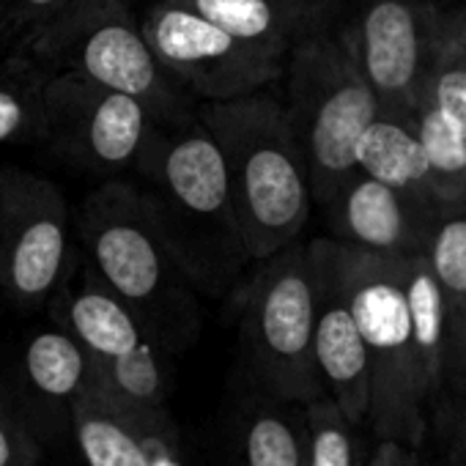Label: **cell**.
<instances>
[{
  "instance_id": "obj_20",
  "label": "cell",
  "mask_w": 466,
  "mask_h": 466,
  "mask_svg": "<svg viewBox=\"0 0 466 466\" xmlns=\"http://www.w3.org/2000/svg\"><path fill=\"white\" fill-rule=\"evenodd\" d=\"M428 261L439 278L450 319V368L466 370V211L436 222L428 245Z\"/></svg>"
},
{
  "instance_id": "obj_29",
  "label": "cell",
  "mask_w": 466,
  "mask_h": 466,
  "mask_svg": "<svg viewBox=\"0 0 466 466\" xmlns=\"http://www.w3.org/2000/svg\"><path fill=\"white\" fill-rule=\"evenodd\" d=\"M458 20H461V28H463V36H466V4L458 9Z\"/></svg>"
},
{
  "instance_id": "obj_24",
  "label": "cell",
  "mask_w": 466,
  "mask_h": 466,
  "mask_svg": "<svg viewBox=\"0 0 466 466\" xmlns=\"http://www.w3.org/2000/svg\"><path fill=\"white\" fill-rule=\"evenodd\" d=\"M42 75L15 58V72L0 75V148L42 129Z\"/></svg>"
},
{
  "instance_id": "obj_15",
  "label": "cell",
  "mask_w": 466,
  "mask_h": 466,
  "mask_svg": "<svg viewBox=\"0 0 466 466\" xmlns=\"http://www.w3.org/2000/svg\"><path fill=\"white\" fill-rule=\"evenodd\" d=\"M357 170L398 189L431 219L439 222L444 217L414 118L379 113L357 146Z\"/></svg>"
},
{
  "instance_id": "obj_16",
  "label": "cell",
  "mask_w": 466,
  "mask_h": 466,
  "mask_svg": "<svg viewBox=\"0 0 466 466\" xmlns=\"http://www.w3.org/2000/svg\"><path fill=\"white\" fill-rule=\"evenodd\" d=\"M75 436L88 466H157L151 439L159 428L140 422L91 379L72 400Z\"/></svg>"
},
{
  "instance_id": "obj_2",
  "label": "cell",
  "mask_w": 466,
  "mask_h": 466,
  "mask_svg": "<svg viewBox=\"0 0 466 466\" xmlns=\"http://www.w3.org/2000/svg\"><path fill=\"white\" fill-rule=\"evenodd\" d=\"M278 86L239 99L198 105V118L225 159L256 261L302 239L316 206L310 167Z\"/></svg>"
},
{
  "instance_id": "obj_17",
  "label": "cell",
  "mask_w": 466,
  "mask_h": 466,
  "mask_svg": "<svg viewBox=\"0 0 466 466\" xmlns=\"http://www.w3.org/2000/svg\"><path fill=\"white\" fill-rule=\"evenodd\" d=\"M61 319L94 360L124 357L151 338L132 308L96 275L91 264L83 267L80 286L66 291Z\"/></svg>"
},
{
  "instance_id": "obj_4",
  "label": "cell",
  "mask_w": 466,
  "mask_h": 466,
  "mask_svg": "<svg viewBox=\"0 0 466 466\" xmlns=\"http://www.w3.org/2000/svg\"><path fill=\"white\" fill-rule=\"evenodd\" d=\"M36 75L80 72L143 102L159 124H178L198 102L162 66L129 0H72L50 23L17 42Z\"/></svg>"
},
{
  "instance_id": "obj_6",
  "label": "cell",
  "mask_w": 466,
  "mask_h": 466,
  "mask_svg": "<svg viewBox=\"0 0 466 466\" xmlns=\"http://www.w3.org/2000/svg\"><path fill=\"white\" fill-rule=\"evenodd\" d=\"M321 245L370 357V428L381 439L417 447L428 395L406 302V256H381L338 239H321Z\"/></svg>"
},
{
  "instance_id": "obj_7",
  "label": "cell",
  "mask_w": 466,
  "mask_h": 466,
  "mask_svg": "<svg viewBox=\"0 0 466 466\" xmlns=\"http://www.w3.org/2000/svg\"><path fill=\"white\" fill-rule=\"evenodd\" d=\"M316 267L308 242L297 239L253 264L242 338L267 387L305 406L327 390L316 365Z\"/></svg>"
},
{
  "instance_id": "obj_25",
  "label": "cell",
  "mask_w": 466,
  "mask_h": 466,
  "mask_svg": "<svg viewBox=\"0 0 466 466\" xmlns=\"http://www.w3.org/2000/svg\"><path fill=\"white\" fill-rule=\"evenodd\" d=\"M248 466H308V447L299 428L280 411H258L245 436Z\"/></svg>"
},
{
  "instance_id": "obj_26",
  "label": "cell",
  "mask_w": 466,
  "mask_h": 466,
  "mask_svg": "<svg viewBox=\"0 0 466 466\" xmlns=\"http://www.w3.org/2000/svg\"><path fill=\"white\" fill-rule=\"evenodd\" d=\"M69 4L72 0H0V39H25Z\"/></svg>"
},
{
  "instance_id": "obj_10",
  "label": "cell",
  "mask_w": 466,
  "mask_h": 466,
  "mask_svg": "<svg viewBox=\"0 0 466 466\" xmlns=\"http://www.w3.org/2000/svg\"><path fill=\"white\" fill-rule=\"evenodd\" d=\"M75 267L69 203L56 181L0 167V289L23 308L56 297Z\"/></svg>"
},
{
  "instance_id": "obj_12",
  "label": "cell",
  "mask_w": 466,
  "mask_h": 466,
  "mask_svg": "<svg viewBox=\"0 0 466 466\" xmlns=\"http://www.w3.org/2000/svg\"><path fill=\"white\" fill-rule=\"evenodd\" d=\"M316 267V365L329 398L340 406L346 420L360 428L370 422L373 379L370 357L357 327V319L329 269L321 239L308 242Z\"/></svg>"
},
{
  "instance_id": "obj_3",
  "label": "cell",
  "mask_w": 466,
  "mask_h": 466,
  "mask_svg": "<svg viewBox=\"0 0 466 466\" xmlns=\"http://www.w3.org/2000/svg\"><path fill=\"white\" fill-rule=\"evenodd\" d=\"M80 239L96 275L132 308L157 346H184L200 324L187 272L135 178L102 181L80 208Z\"/></svg>"
},
{
  "instance_id": "obj_1",
  "label": "cell",
  "mask_w": 466,
  "mask_h": 466,
  "mask_svg": "<svg viewBox=\"0 0 466 466\" xmlns=\"http://www.w3.org/2000/svg\"><path fill=\"white\" fill-rule=\"evenodd\" d=\"M135 181L200 297L222 299L237 291L256 258L225 159L198 110L178 124L157 127Z\"/></svg>"
},
{
  "instance_id": "obj_13",
  "label": "cell",
  "mask_w": 466,
  "mask_h": 466,
  "mask_svg": "<svg viewBox=\"0 0 466 466\" xmlns=\"http://www.w3.org/2000/svg\"><path fill=\"white\" fill-rule=\"evenodd\" d=\"M338 242L381 253L420 256L428 253L436 219L422 214L398 189L354 170L327 206Z\"/></svg>"
},
{
  "instance_id": "obj_9",
  "label": "cell",
  "mask_w": 466,
  "mask_h": 466,
  "mask_svg": "<svg viewBox=\"0 0 466 466\" xmlns=\"http://www.w3.org/2000/svg\"><path fill=\"white\" fill-rule=\"evenodd\" d=\"M140 23L162 66L198 105L278 86L289 66L286 53L253 45L173 0H154Z\"/></svg>"
},
{
  "instance_id": "obj_23",
  "label": "cell",
  "mask_w": 466,
  "mask_h": 466,
  "mask_svg": "<svg viewBox=\"0 0 466 466\" xmlns=\"http://www.w3.org/2000/svg\"><path fill=\"white\" fill-rule=\"evenodd\" d=\"M305 447L308 466H357L354 425L329 395L308 403Z\"/></svg>"
},
{
  "instance_id": "obj_18",
  "label": "cell",
  "mask_w": 466,
  "mask_h": 466,
  "mask_svg": "<svg viewBox=\"0 0 466 466\" xmlns=\"http://www.w3.org/2000/svg\"><path fill=\"white\" fill-rule=\"evenodd\" d=\"M406 302L425 395L433 398L450 370V319L439 278L425 253L406 256Z\"/></svg>"
},
{
  "instance_id": "obj_11",
  "label": "cell",
  "mask_w": 466,
  "mask_h": 466,
  "mask_svg": "<svg viewBox=\"0 0 466 466\" xmlns=\"http://www.w3.org/2000/svg\"><path fill=\"white\" fill-rule=\"evenodd\" d=\"M439 0H365L349 28L381 113L414 118L441 34Z\"/></svg>"
},
{
  "instance_id": "obj_28",
  "label": "cell",
  "mask_w": 466,
  "mask_h": 466,
  "mask_svg": "<svg viewBox=\"0 0 466 466\" xmlns=\"http://www.w3.org/2000/svg\"><path fill=\"white\" fill-rule=\"evenodd\" d=\"M368 466H422L414 455V447L398 441V439H381Z\"/></svg>"
},
{
  "instance_id": "obj_19",
  "label": "cell",
  "mask_w": 466,
  "mask_h": 466,
  "mask_svg": "<svg viewBox=\"0 0 466 466\" xmlns=\"http://www.w3.org/2000/svg\"><path fill=\"white\" fill-rule=\"evenodd\" d=\"M414 124L441 214L466 211V132L428 99H420Z\"/></svg>"
},
{
  "instance_id": "obj_27",
  "label": "cell",
  "mask_w": 466,
  "mask_h": 466,
  "mask_svg": "<svg viewBox=\"0 0 466 466\" xmlns=\"http://www.w3.org/2000/svg\"><path fill=\"white\" fill-rule=\"evenodd\" d=\"M0 466H34L31 441L4 411H0Z\"/></svg>"
},
{
  "instance_id": "obj_8",
  "label": "cell",
  "mask_w": 466,
  "mask_h": 466,
  "mask_svg": "<svg viewBox=\"0 0 466 466\" xmlns=\"http://www.w3.org/2000/svg\"><path fill=\"white\" fill-rule=\"evenodd\" d=\"M39 102V135L72 165L107 178L135 173L159 127L143 102L80 72L47 75Z\"/></svg>"
},
{
  "instance_id": "obj_21",
  "label": "cell",
  "mask_w": 466,
  "mask_h": 466,
  "mask_svg": "<svg viewBox=\"0 0 466 466\" xmlns=\"http://www.w3.org/2000/svg\"><path fill=\"white\" fill-rule=\"evenodd\" d=\"M25 373L36 392L75 400L91 379V354L66 327L45 329L28 340Z\"/></svg>"
},
{
  "instance_id": "obj_14",
  "label": "cell",
  "mask_w": 466,
  "mask_h": 466,
  "mask_svg": "<svg viewBox=\"0 0 466 466\" xmlns=\"http://www.w3.org/2000/svg\"><path fill=\"white\" fill-rule=\"evenodd\" d=\"M253 45L291 56L310 34L329 25L335 0H173Z\"/></svg>"
},
{
  "instance_id": "obj_5",
  "label": "cell",
  "mask_w": 466,
  "mask_h": 466,
  "mask_svg": "<svg viewBox=\"0 0 466 466\" xmlns=\"http://www.w3.org/2000/svg\"><path fill=\"white\" fill-rule=\"evenodd\" d=\"M280 91L310 167L313 198L327 208L357 170V146L381 113L351 31L327 25L302 39L289 56Z\"/></svg>"
},
{
  "instance_id": "obj_22",
  "label": "cell",
  "mask_w": 466,
  "mask_h": 466,
  "mask_svg": "<svg viewBox=\"0 0 466 466\" xmlns=\"http://www.w3.org/2000/svg\"><path fill=\"white\" fill-rule=\"evenodd\" d=\"M420 99L433 102L466 132V36L458 20V9L444 12L441 34Z\"/></svg>"
}]
</instances>
